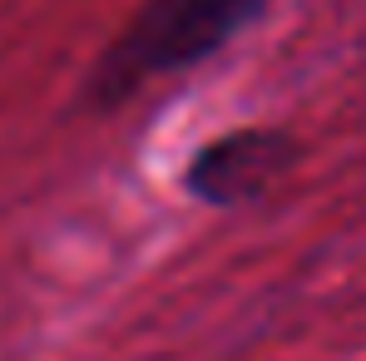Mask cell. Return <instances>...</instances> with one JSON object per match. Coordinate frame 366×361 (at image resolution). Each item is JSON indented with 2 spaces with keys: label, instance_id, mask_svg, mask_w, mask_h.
Here are the masks:
<instances>
[{
  "label": "cell",
  "instance_id": "6da1fadb",
  "mask_svg": "<svg viewBox=\"0 0 366 361\" xmlns=\"http://www.w3.org/2000/svg\"><path fill=\"white\" fill-rule=\"evenodd\" d=\"M262 10L267 0H149L94 69L99 104H119L149 79L218 55Z\"/></svg>",
  "mask_w": 366,
  "mask_h": 361
},
{
  "label": "cell",
  "instance_id": "7a4b0ae2",
  "mask_svg": "<svg viewBox=\"0 0 366 361\" xmlns=\"http://www.w3.org/2000/svg\"><path fill=\"white\" fill-rule=\"evenodd\" d=\"M287 159H292V144L277 129L228 134V139L198 149V159L188 169V188L208 203H247L287 169Z\"/></svg>",
  "mask_w": 366,
  "mask_h": 361
}]
</instances>
